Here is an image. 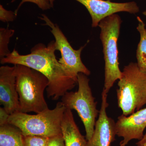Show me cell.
Returning <instances> with one entry per match:
<instances>
[{
    "label": "cell",
    "mask_w": 146,
    "mask_h": 146,
    "mask_svg": "<svg viewBox=\"0 0 146 146\" xmlns=\"http://www.w3.org/2000/svg\"><path fill=\"white\" fill-rule=\"evenodd\" d=\"M87 76L83 73L78 75V90L68 91L61 98V102L67 109L76 110L83 123L87 141L91 139L94 133L96 119L100 111L97 109Z\"/></svg>",
    "instance_id": "8992f818"
},
{
    "label": "cell",
    "mask_w": 146,
    "mask_h": 146,
    "mask_svg": "<svg viewBox=\"0 0 146 146\" xmlns=\"http://www.w3.org/2000/svg\"><path fill=\"white\" fill-rule=\"evenodd\" d=\"M0 146H25L21 131L10 124L0 126Z\"/></svg>",
    "instance_id": "4fadbf2b"
},
{
    "label": "cell",
    "mask_w": 146,
    "mask_h": 146,
    "mask_svg": "<svg viewBox=\"0 0 146 146\" xmlns=\"http://www.w3.org/2000/svg\"><path fill=\"white\" fill-rule=\"evenodd\" d=\"M55 41H52L47 46L39 43L34 46L30 53L20 54L15 49L6 57L1 59L2 65L11 64L27 66L38 71L48 80L47 95L53 100H57L75 86L78 80L65 70L56 59L55 54Z\"/></svg>",
    "instance_id": "6da1fadb"
},
{
    "label": "cell",
    "mask_w": 146,
    "mask_h": 146,
    "mask_svg": "<svg viewBox=\"0 0 146 146\" xmlns=\"http://www.w3.org/2000/svg\"><path fill=\"white\" fill-rule=\"evenodd\" d=\"M41 16L39 18L44 21L45 25L49 27L51 29L50 32L55 39L56 50L59 51L61 55L58 62L65 70L77 80L79 73H83L87 76L90 75L91 72L81 60V52L84 46L78 50L74 49L58 26L53 23L45 14H42Z\"/></svg>",
    "instance_id": "52a82bcc"
},
{
    "label": "cell",
    "mask_w": 146,
    "mask_h": 146,
    "mask_svg": "<svg viewBox=\"0 0 146 146\" xmlns=\"http://www.w3.org/2000/svg\"><path fill=\"white\" fill-rule=\"evenodd\" d=\"M122 23L118 14H113L103 19L98 26L100 28V38L103 46L105 60V80L103 89L108 93L115 82L121 78L118 57L117 41Z\"/></svg>",
    "instance_id": "5b68a950"
},
{
    "label": "cell",
    "mask_w": 146,
    "mask_h": 146,
    "mask_svg": "<svg viewBox=\"0 0 146 146\" xmlns=\"http://www.w3.org/2000/svg\"><path fill=\"white\" fill-rule=\"evenodd\" d=\"M137 146H146V132L141 140L136 143Z\"/></svg>",
    "instance_id": "44dd1931"
},
{
    "label": "cell",
    "mask_w": 146,
    "mask_h": 146,
    "mask_svg": "<svg viewBox=\"0 0 146 146\" xmlns=\"http://www.w3.org/2000/svg\"><path fill=\"white\" fill-rule=\"evenodd\" d=\"M49 138L38 136H24V145L25 146H47Z\"/></svg>",
    "instance_id": "2e32d148"
},
{
    "label": "cell",
    "mask_w": 146,
    "mask_h": 146,
    "mask_svg": "<svg viewBox=\"0 0 146 146\" xmlns=\"http://www.w3.org/2000/svg\"><path fill=\"white\" fill-rule=\"evenodd\" d=\"M61 131L65 146H87V141L82 135L71 110H65L61 123Z\"/></svg>",
    "instance_id": "7c38bea8"
},
{
    "label": "cell",
    "mask_w": 146,
    "mask_h": 146,
    "mask_svg": "<svg viewBox=\"0 0 146 146\" xmlns=\"http://www.w3.org/2000/svg\"><path fill=\"white\" fill-rule=\"evenodd\" d=\"M83 5L92 18V27L98 26L100 21L108 16L119 12L135 14L140 9L135 2L115 3L111 0H76Z\"/></svg>",
    "instance_id": "ba28073f"
},
{
    "label": "cell",
    "mask_w": 146,
    "mask_h": 146,
    "mask_svg": "<svg viewBox=\"0 0 146 146\" xmlns=\"http://www.w3.org/2000/svg\"><path fill=\"white\" fill-rule=\"evenodd\" d=\"M16 89L20 102V112L35 114L48 109L44 91L48 80L42 73L22 65H15Z\"/></svg>",
    "instance_id": "7a4b0ae2"
},
{
    "label": "cell",
    "mask_w": 146,
    "mask_h": 146,
    "mask_svg": "<svg viewBox=\"0 0 146 146\" xmlns=\"http://www.w3.org/2000/svg\"><path fill=\"white\" fill-rule=\"evenodd\" d=\"M117 90L118 106L125 116L140 110L146 104V71L137 63L125 66Z\"/></svg>",
    "instance_id": "277c9868"
},
{
    "label": "cell",
    "mask_w": 146,
    "mask_h": 146,
    "mask_svg": "<svg viewBox=\"0 0 146 146\" xmlns=\"http://www.w3.org/2000/svg\"><path fill=\"white\" fill-rule=\"evenodd\" d=\"M66 108L61 102L54 109H48L35 115L17 112L10 115L8 123L19 129L24 136L47 138L62 134L61 123Z\"/></svg>",
    "instance_id": "3957f363"
},
{
    "label": "cell",
    "mask_w": 146,
    "mask_h": 146,
    "mask_svg": "<svg viewBox=\"0 0 146 146\" xmlns=\"http://www.w3.org/2000/svg\"><path fill=\"white\" fill-rule=\"evenodd\" d=\"M14 33V30L10 29L8 27L0 29V59L6 57L11 52L9 49L8 45Z\"/></svg>",
    "instance_id": "9a60e30c"
},
{
    "label": "cell",
    "mask_w": 146,
    "mask_h": 146,
    "mask_svg": "<svg viewBox=\"0 0 146 146\" xmlns=\"http://www.w3.org/2000/svg\"><path fill=\"white\" fill-rule=\"evenodd\" d=\"M107 93L103 89L101 107L98 119L96 121L95 129L91 139L87 141V146H111L117 135L116 123L108 116L106 109L108 107Z\"/></svg>",
    "instance_id": "9c48e42d"
},
{
    "label": "cell",
    "mask_w": 146,
    "mask_h": 146,
    "mask_svg": "<svg viewBox=\"0 0 146 146\" xmlns=\"http://www.w3.org/2000/svg\"><path fill=\"white\" fill-rule=\"evenodd\" d=\"M146 127V107L125 116L122 115L116 123L117 135L123 138L120 146H126L133 139L140 140Z\"/></svg>",
    "instance_id": "30bf717a"
},
{
    "label": "cell",
    "mask_w": 146,
    "mask_h": 146,
    "mask_svg": "<svg viewBox=\"0 0 146 146\" xmlns=\"http://www.w3.org/2000/svg\"><path fill=\"white\" fill-rule=\"evenodd\" d=\"M52 8L54 7V2L55 0H48Z\"/></svg>",
    "instance_id": "7402d4cb"
},
{
    "label": "cell",
    "mask_w": 146,
    "mask_h": 146,
    "mask_svg": "<svg viewBox=\"0 0 146 146\" xmlns=\"http://www.w3.org/2000/svg\"><path fill=\"white\" fill-rule=\"evenodd\" d=\"M14 70V66L3 65L0 68V103L9 115L20 112Z\"/></svg>",
    "instance_id": "8fae6325"
},
{
    "label": "cell",
    "mask_w": 146,
    "mask_h": 146,
    "mask_svg": "<svg viewBox=\"0 0 146 146\" xmlns=\"http://www.w3.org/2000/svg\"><path fill=\"white\" fill-rule=\"evenodd\" d=\"M137 19L138 22L137 29L141 36L136 51L137 63L141 70L146 71V29L141 18L137 17Z\"/></svg>",
    "instance_id": "5bb4252c"
},
{
    "label": "cell",
    "mask_w": 146,
    "mask_h": 146,
    "mask_svg": "<svg viewBox=\"0 0 146 146\" xmlns=\"http://www.w3.org/2000/svg\"><path fill=\"white\" fill-rule=\"evenodd\" d=\"M16 0H11V3L14 2ZM26 2H30L35 4L39 8L42 10H47L51 8V6L48 0H22L21 3L18 5V8L14 11L16 16H17L18 12L19 9L23 5V4Z\"/></svg>",
    "instance_id": "e0dca14e"
},
{
    "label": "cell",
    "mask_w": 146,
    "mask_h": 146,
    "mask_svg": "<svg viewBox=\"0 0 146 146\" xmlns=\"http://www.w3.org/2000/svg\"><path fill=\"white\" fill-rule=\"evenodd\" d=\"M16 16L15 12L7 10L4 8L2 5H0V20L3 23L13 22Z\"/></svg>",
    "instance_id": "ac0fdd59"
},
{
    "label": "cell",
    "mask_w": 146,
    "mask_h": 146,
    "mask_svg": "<svg viewBox=\"0 0 146 146\" xmlns=\"http://www.w3.org/2000/svg\"><path fill=\"white\" fill-rule=\"evenodd\" d=\"M10 115L3 107L0 108V126L8 124V121Z\"/></svg>",
    "instance_id": "ffe728a7"
},
{
    "label": "cell",
    "mask_w": 146,
    "mask_h": 146,
    "mask_svg": "<svg viewBox=\"0 0 146 146\" xmlns=\"http://www.w3.org/2000/svg\"><path fill=\"white\" fill-rule=\"evenodd\" d=\"M47 146H65L63 135L60 134L49 138Z\"/></svg>",
    "instance_id": "d6986e66"
}]
</instances>
